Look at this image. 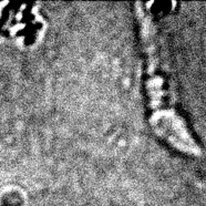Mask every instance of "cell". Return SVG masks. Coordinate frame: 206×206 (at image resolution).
I'll list each match as a JSON object with an SVG mask.
<instances>
[{
  "label": "cell",
  "mask_w": 206,
  "mask_h": 206,
  "mask_svg": "<svg viewBox=\"0 0 206 206\" xmlns=\"http://www.w3.org/2000/svg\"><path fill=\"white\" fill-rule=\"evenodd\" d=\"M134 11L139 23L140 39L145 59V90L151 111L150 122L152 128L159 137L175 148L191 155H197L200 151L198 145L195 143L183 119L171 105L156 28L148 5L140 1L135 2Z\"/></svg>",
  "instance_id": "obj_1"
}]
</instances>
